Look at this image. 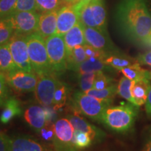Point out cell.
Here are the masks:
<instances>
[{"label": "cell", "instance_id": "1", "mask_svg": "<svg viewBox=\"0 0 151 151\" xmlns=\"http://www.w3.org/2000/svg\"><path fill=\"white\" fill-rule=\"evenodd\" d=\"M116 20L121 33L133 42L143 45L151 37V15L145 0H122Z\"/></svg>", "mask_w": 151, "mask_h": 151}, {"label": "cell", "instance_id": "2", "mask_svg": "<svg viewBox=\"0 0 151 151\" xmlns=\"http://www.w3.org/2000/svg\"><path fill=\"white\" fill-rule=\"evenodd\" d=\"M139 108L130 102H122L116 106H109L104 111L100 122L113 132L125 133L133 127Z\"/></svg>", "mask_w": 151, "mask_h": 151}, {"label": "cell", "instance_id": "3", "mask_svg": "<svg viewBox=\"0 0 151 151\" xmlns=\"http://www.w3.org/2000/svg\"><path fill=\"white\" fill-rule=\"evenodd\" d=\"M28 54L32 67L38 76L55 75L50 62L46 46V40L38 32L27 36Z\"/></svg>", "mask_w": 151, "mask_h": 151}, {"label": "cell", "instance_id": "4", "mask_svg": "<svg viewBox=\"0 0 151 151\" xmlns=\"http://www.w3.org/2000/svg\"><path fill=\"white\" fill-rule=\"evenodd\" d=\"M111 104V101L97 99L82 91L76 92L72 97V107L75 113L97 122H101L104 111Z\"/></svg>", "mask_w": 151, "mask_h": 151}, {"label": "cell", "instance_id": "5", "mask_svg": "<svg viewBox=\"0 0 151 151\" xmlns=\"http://www.w3.org/2000/svg\"><path fill=\"white\" fill-rule=\"evenodd\" d=\"M80 21L86 27L95 28L107 32V17L103 0H92L80 13Z\"/></svg>", "mask_w": 151, "mask_h": 151}, {"label": "cell", "instance_id": "6", "mask_svg": "<svg viewBox=\"0 0 151 151\" xmlns=\"http://www.w3.org/2000/svg\"><path fill=\"white\" fill-rule=\"evenodd\" d=\"M46 46L49 62L55 73L64 72L67 67V49L64 36L58 34L46 39Z\"/></svg>", "mask_w": 151, "mask_h": 151}, {"label": "cell", "instance_id": "7", "mask_svg": "<svg viewBox=\"0 0 151 151\" xmlns=\"http://www.w3.org/2000/svg\"><path fill=\"white\" fill-rule=\"evenodd\" d=\"M74 129L68 118L55 122V137L52 146L55 151H79L73 144Z\"/></svg>", "mask_w": 151, "mask_h": 151}, {"label": "cell", "instance_id": "8", "mask_svg": "<svg viewBox=\"0 0 151 151\" xmlns=\"http://www.w3.org/2000/svg\"><path fill=\"white\" fill-rule=\"evenodd\" d=\"M40 12L17 11L7 18L12 24L15 33L27 36L37 32Z\"/></svg>", "mask_w": 151, "mask_h": 151}, {"label": "cell", "instance_id": "9", "mask_svg": "<svg viewBox=\"0 0 151 151\" xmlns=\"http://www.w3.org/2000/svg\"><path fill=\"white\" fill-rule=\"evenodd\" d=\"M9 43L13 59L18 69L29 73H35L28 54L27 36L14 33Z\"/></svg>", "mask_w": 151, "mask_h": 151}, {"label": "cell", "instance_id": "10", "mask_svg": "<svg viewBox=\"0 0 151 151\" xmlns=\"http://www.w3.org/2000/svg\"><path fill=\"white\" fill-rule=\"evenodd\" d=\"M5 75L9 88L16 92L29 93L35 92L39 79L35 73H29L17 69Z\"/></svg>", "mask_w": 151, "mask_h": 151}, {"label": "cell", "instance_id": "11", "mask_svg": "<svg viewBox=\"0 0 151 151\" xmlns=\"http://www.w3.org/2000/svg\"><path fill=\"white\" fill-rule=\"evenodd\" d=\"M38 77L39 79L35 90L36 99L41 105L50 106L53 103L54 94L60 81L55 75H45Z\"/></svg>", "mask_w": 151, "mask_h": 151}, {"label": "cell", "instance_id": "12", "mask_svg": "<svg viewBox=\"0 0 151 151\" xmlns=\"http://www.w3.org/2000/svg\"><path fill=\"white\" fill-rule=\"evenodd\" d=\"M84 35L86 44L90 45L98 50L109 52H118L108 34H105L95 28L84 25Z\"/></svg>", "mask_w": 151, "mask_h": 151}, {"label": "cell", "instance_id": "13", "mask_svg": "<svg viewBox=\"0 0 151 151\" xmlns=\"http://www.w3.org/2000/svg\"><path fill=\"white\" fill-rule=\"evenodd\" d=\"M80 20V14L73 4H66L59 9L56 34L65 35Z\"/></svg>", "mask_w": 151, "mask_h": 151}, {"label": "cell", "instance_id": "14", "mask_svg": "<svg viewBox=\"0 0 151 151\" xmlns=\"http://www.w3.org/2000/svg\"><path fill=\"white\" fill-rule=\"evenodd\" d=\"M73 125V129L76 131H81L88 134L91 137L93 143L101 142L104 139L105 133L97 127L89 123L87 120L78 115V113H73L67 117Z\"/></svg>", "mask_w": 151, "mask_h": 151}, {"label": "cell", "instance_id": "15", "mask_svg": "<svg viewBox=\"0 0 151 151\" xmlns=\"http://www.w3.org/2000/svg\"><path fill=\"white\" fill-rule=\"evenodd\" d=\"M24 118L32 129L39 133L47 122L46 111L38 105H32L24 113Z\"/></svg>", "mask_w": 151, "mask_h": 151}, {"label": "cell", "instance_id": "16", "mask_svg": "<svg viewBox=\"0 0 151 151\" xmlns=\"http://www.w3.org/2000/svg\"><path fill=\"white\" fill-rule=\"evenodd\" d=\"M58 11L41 13L39 17V29L37 32L46 40L47 38L56 34Z\"/></svg>", "mask_w": 151, "mask_h": 151}, {"label": "cell", "instance_id": "17", "mask_svg": "<svg viewBox=\"0 0 151 151\" xmlns=\"http://www.w3.org/2000/svg\"><path fill=\"white\" fill-rule=\"evenodd\" d=\"M10 151H48L33 138L26 136H16L11 138Z\"/></svg>", "mask_w": 151, "mask_h": 151}, {"label": "cell", "instance_id": "18", "mask_svg": "<svg viewBox=\"0 0 151 151\" xmlns=\"http://www.w3.org/2000/svg\"><path fill=\"white\" fill-rule=\"evenodd\" d=\"M67 55L75 47L86 44L84 35V24L80 20L71 29L64 35Z\"/></svg>", "mask_w": 151, "mask_h": 151}, {"label": "cell", "instance_id": "19", "mask_svg": "<svg viewBox=\"0 0 151 151\" xmlns=\"http://www.w3.org/2000/svg\"><path fill=\"white\" fill-rule=\"evenodd\" d=\"M150 88L151 82L150 79H143L134 81V83L132 87L131 91L136 105L140 106L146 104Z\"/></svg>", "mask_w": 151, "mask_h": 151}, {"label": "cell", "instance_id": "20", "mask_svg": "<svg viewBox=\"0 0 151 151\" xmlns=\"http://www.w3.org/2000/svg\"><path fill=\"white\" fill-rule=\"evenodd\" d=\"M3 107L4 109L0 116V121L3 124L9 123L15 117L22 114L20 102L15 97H9Z\"/></svg>", "mask_w": 151, "mask_h": 151}, {"label": "cell", "instance_id": "21", "mask_svg": "<svg viewBox=\"0 0 151 151\" xmlns=\"http://www.w3.org/2000/svg\"><path fill=\"white\" fill-rule=\"evenodd\" d=\"M103 60L106 65L119 71L137 62L135 59L124 55L119 51L109 53Z\"/></svg>", "mask_w": 151, "mask_h": 151}, {"label": "cell", "instance_id": "22", "mask_svg": "<svg viewBox=\"0 0 151 151\" xmlns=\"http://www.w3.org/2000/svg\"><path fill=\"white\" fill-rule=\"evenodd\" d=\"M18 69L13 59L9 42L0 46V72L4 74Z\"/></svg>", "mask_w": 151, "mask_h": 151}, {"label": "cell", "instance_id": "23", "mask_svg": "<svg viewBox=\"0 0 151 151\" xmlns=\"http://www.w3.org/2000/svg\"><path fill=\"white\" fill-rule=\"evenodd\" d=\"M87 59L83 46L75 47L69 54L67 55V69L76 72L79 66Z\"/></svg>", "mask_w": 151, "mask_h": 151}, {"label": "cell", "instance_id": "24", "mask_svg": "<svg viewBox=\"0 0 151 151\" xmlns=\"http://www.w3.org/2000/svg\"><path fill=\"white\" fill-rule=\"evenodd\" d=\"M124 77L131 81H137L143 79H150V71L143 69L138 62H135L133 65L127 67L120 70Z\"/></svg>", "mask_w": 151, "mask_h": 151}, {"label": "cell", "instance_id": "25", "mask_svg": "<svg viewBox=\"0 0 151 151\" xmlns=\"http://www.w3.org/2000/svg\"><path fill=\"white\" fill-rule=\"evenodd\" d=\"M109 66L106 65L102 59L99 58H87L79 66L76 72L78 73H84L88 72H98L106 69Z\"/></svg>", "mask_w": 151, "mask_h": 151}, {"label": "cell", "instance_id": "26", "mask_svg": "<svg viewBox=\"0 0 151 151\" xmlns=\"http://www.w3.org/2000/svg\"><path fill=\"white\" fill-rule=\"evenodd\" d=\"M85 93L97 99L113 102L115 96L118 94V85L113 84L102 90H95L92 88Z\"/></svg>", "mask_w": 151, "mask_h": 151}, {"label": "cell", "instance_id": "27", "mask_svg": "<svg viewBox=\"0 0 151 151\" xmlns=\"http://www.w3.org/2000/svg\"><path fill=\"white\" fill-rule=\"evenodd\" d=\"M134 81H131L126 77H122L118 84V94L120 97L125 99L129 102L136 105V102L132 94V87ZM137 106V105H136Z\"/></svg>", "mask_w": 151, "mask_h": 151}, {"label": "cell", "instance_id": "28", "mask_svg": "<svg viewBox=\"0 0 151 151\" xmlns=\"http://www.w3.org/2000/svg\"><path fill=\"white\" fill-rule=\"evenodd\" d=\"M67 86L64 83L60 81L54 94L52 105H53V109L55 110H58V109L62 108L65 105L66 102H67Z\"/></svg>", "mask_w": 151, "mask_h": 151}, {"label": "cell", "instance_id": "29", "mask_svg": "<svg viewBox=\"0 0 151 151\" xmlns=\"http://www.w3.org/2000/svg\"><path fill=\"white\" fill-rule=\"evenodd\" d=\"M38 11L40 13L58 11L65 4V0H36Z\"/></svg>", "mask_w": 151, "mask_h": 151}, {"label": "cell", "instance_id": "30", "mask_svg": "<svg viewBox=\"0 0 151 151\" xmlns=\"http://www.w3.org/2000/svg\"><path fill=\"white\" fill-rule=\"evenodd\" d=\"M14 33L12 24L8 19L0 20V46L8 43Z\"/></svg>", "mask_w": 151, "mask_h": 151}, {"label": "cell", "instance_id": "31", "mask_svg": "<svg viewBox=\"0 0 151 151\" xmlns=\"http://www.w3.org/2000/svg\"><path fill=\"white\" fill-rule=\"evenodd\" d=\"M93 143L91 137L88 134L81 131L74 130L73 135V144L78 150L88 148Z\"/></svg>", "mask_w": 151, "mask_h": 151}, {"label": "cell", "instance_id": "32", "mask_svg": "<svg viewBox=\"0 0 151 151\" xmlns=\"http://www.w3.org/2000/svg\"><path fill=\"white\" fill-rule=\"evenodd\" d=\"M96 72H88L78 74V84L81 91L86 92L93 88Z\"/></svg>", "mask_w": 151, "mask_h": 151}, {"label": "cell", "instance_id": "33", "mask_svg": "<svg viewBox=\"0 0 151 151\" xmlns=\"http://www.w3.org/2000/svg\"><path fill=\"white\" fill-rule=\"evenodd\" d=\"M114 79L111 78L109 76L106 75L104 71H98L96 72L95 78H94L93 89L102 90L107 87L113 84Z\"/></svg>", "mask_w": 151, "mask_h": 151}, {"label": "cell", "instance_id": "34", "mask_svg": "<svg viewBox=\"0 0 151 151\" xmlns=\"http://www.w3.org/2000/svg\"><path fill=\"white\" fill-rule=\"evenodd\" d=\"M17 0H0V20H4L14 13Z\"/></svg>", "mask_w": 151, "mask_h": 151}, {"label": "cell", "instance_id": "35", "mask_svg": "<svg viewBox=\"0 0 151 151\" xmlns=\"http://www.w3.org/2000/svg\"><path fill=\"white\" fill-rule=\"evenodd\" d=\"M39 134H40L41 139H43V141L51 143L52 145L55 137V124L47 121L44 127L41 129Z\"/></svg>", "mask_w": 151, "mask_h": 151}, {"label": "cell", "instance_id": "36", "mask_svg": "<svg viewBox=\"0 0 151 151\" xmlns=\"http://www.w3.org/2000/svg\"><path fill=\"white\" fill-rule=\"evenodd\" d=\"M9 88L6 75L0 72V106H3L6 101L9 98Z\"/></svg>", "mask_w": 151, "mask_h": 151}, {"label": "cell", "instance_id": "37", "mask_svg": "<svg viewBox=\"0 0 151 151\" xmlns=\"http://www.w3.org/2000/svg\"><path fill=\"white\" fill-rule=\"evenodd\" d=\"M17 11H38L36 0H17L14 13Z\"/></svg>", "mask_w": 151, "mask_h": 151}, {"label": "cell", "instance_id": "38", "mask_svg": "<svg viewBox=\"0 0 151 151\" xmlns=\"http://www.w3.org/2000/svg\"><path fill=\"white\" fill-rule=\"evenodd\" d=\"M85 52H86L87 58H99V59L104 60L106 57L107 56V55L109 54V52H104L103 50H98L93 48V47L90 46L88 44H85L83 45Z\"/></svg>", "mask_w": 151, "mask_h": 151}, {"label": "cell", "instance_id": "39", "mask_svg": "<svg viewBox=\"0 0 151 151\" xmlns=\"http://www.w3.org/2000/svg\"><path fill=\"white\" fill-rule=\"evenodd\" d=\"M11 138L2 132H0V151H10Z\"/></svg>", "mask_w": 151, "mask_h": 151}, {"label": "cell", "instance_id": "40", "mask_svg": "<svg viewBox=\"0 0 151 151\" xmlns=\"http://www.w3.org/2000/svg\"><path fill=\"white\" fill-rule=\"evenodd\" d=\"M135 60L139 65L151 66V50L143 54L139 55Z\"/></svg>", "mask_w": 151, "mask_h": 151}, {"label": "cell", "instance_id": "41", "mask_svg": "<svg viewBox=\"0 0 151 151\" xmlns=\"http://www.w3.org/2000/svg\"><path fill=\"white\" fill-rule=\"evenodd\" d=\"M146 111L149 118H151V88L146 101Z\"/></svg>", "mask_w": 151, "mask_h": 151}, {"label": "cell", "instance_id": "42", "mask_svg": "<svg viewBox=\"0 0 151 151\" xmlns=\"http://www.w3.org/2000/svg\"><path fill=\"white\" fill-rule=\"evenodd\" d=\"M141 151H151V130L150 131L148 138L146 139V142Z\"/></svg>", "mask_w": 151, "mask_h": 151}, {"label": "cell", "instance_id": "43", "mask_svg": "<svg viewBox=\"0 0 151 151\" xmlns=\"http://www.w3.org/2000/svg\"><path fill=\"white\" fill-rule=\"evenodd\" d=\"M66 4H73L76 3V0H65Z\"/></svg>", "mask_w": 151, "mask_h": 151}, {"label": "cell", "instance_id": "44", "mask_svg": "<svg viewBox=\"0 0 151 151\" xmlns=\"http://www.w3.org/2000/svg\"><path fill=\"white\" fill-rule=\"evenodd\" d=\"M80 1V0H76V2H78V1Z\"/></svg>", "mask_w": 151, "mask_h": 151}, {"label": "cell", "instance_id": "45", "mask_svg": "<svg viewBox=\"0 0 151 151\" xmlns=\"http://www.w3.org/2000/svg\"><path fill=\"white\" fill-rule=\"evenodd\" d=\"M150 77H151V71H150Z\"/></svg>", "mask_w": 151, "mask_h": 151}, {"label": "cell", "instance_id": "46", "mask_svg": "<svg viewBox=\"0 0 151 151\" xmlns=\"http://www.w3.org/2000/svg\"><path fill=\"white\" fill-rule=\"evenodd\" d=\"M48 151H51V150H48Z\"/></svg>", "mask_w": 151, "mask_h": 151}]
</instances>
